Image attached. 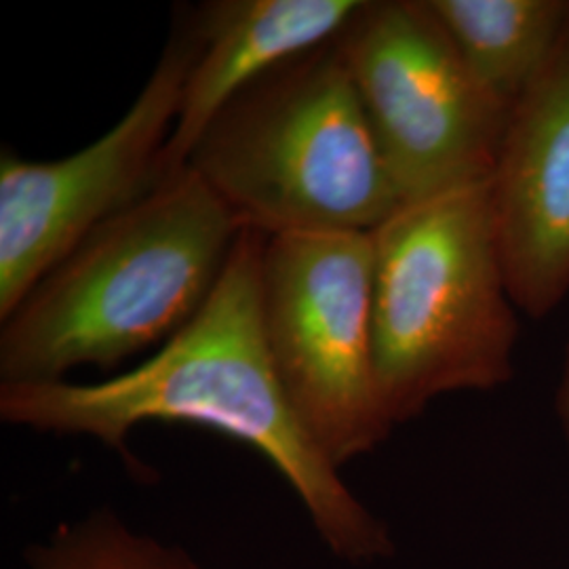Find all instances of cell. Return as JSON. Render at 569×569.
<instances>
[{
    "mask_svg": "<svg viewBox=\"0 0 569 569\" xmlns=\"http://www.w3.org/2000/svg\"><path fill=\"white\" fill-rule=\"evenodd\" d=\"M266 237L243 230L194 319L142 366L79 385H0V420L44 435L91 437L122 458L146 422L209 428L258 451L302 502L331 555L350 563L390 557L395 542L346 486L300 422L268 355L260 317Z\"/></svg>",
    "mask_w": 569,
    "mask_h": 569,
    "instance_id": "cell-1",
    "label": "cell"
},
{
    "mask_svg": "<svg viewBox=\"0 0 569 569\" xmlns=\"http://www.w3.org/2000/svg\"><path fill=\"white\" fill-rule=\"evenodd\" d=\"M241 222L190 169L93 230L0 331V385L61 382L167 342L209 300Z\"/></svg>",
    "mask_w": 569,
    "mask_h": 569,
    "instance_id": "cell-2",
    "label": "cell"
},
{
    "mask_svg": "<svg viewBox=\"0 0 569 569\" xmlns=\"http://www.w3.org/2000/svg\"><path fill=\"white\" fill-rule=\"evenodd\" d=\"M373 350L390 422L512 378L519 308L489 180L401 204L373 232Z\"/></svg>",
    "mask_w": 569,
    "mask_h": 569,
    "instance_id": "cell-3",
    "label": "cell"
},
{
    "mask_svg": "<svg viewBox=\"0 0 569 569\" xmlns=\"http://www.w3.org/2000/svg\"><path fill=\"white\" fill-rule=\"evenodd\" d=\"M186 167L264 237L373 232L403 204L336 41L249 84Z\"/></svg>",
    "mask_w": 569,
    "mask_h": 569,
    "instance_id": "cell-4",
    "label": "cell"
},
{
    "mask_svg": "<svg viewBox=\"0 0 569 569\" xmlns=\"http://www.w3.org/2000/svg\"><path fill=\"white\" fill-rule=\"evenodd\" d=\"M260 317L279 382L308 435L342 468L395 425L373 350L371 232L266 237Z\"/></svg>",
    "mask_w": 569,
    "mask_h": 569,
    "instance_id": "cell-5",
    "label": "cell"
},
{
    "mask_svg": "<svg viewBox=\"0 0 569 569\" xmlns=\"http://www.w3.org/2000/svg\"><path fill=\"white\" fill-rule=\"evenodd\" d=\"M336 47L403 204L491 178L510 112L428 0H363Z\"/></svg>",
    "mask_w": 569,
    "mask_h": 569,
    "instance_id": "cell-6",
    "label": "cell"
},
{
    "mask_svg": "<svg viewBox=\"0 0 569 569\" xmlns=\"http://www.w3.org/2000/svg\"><path fill=\"white\" fill-rule=\"evenodd\" d=\"M197 56L182 11L136 102L100 140L58 161L0 157V321L108 220L163 182V154Z\"/></svg>",
    "mask_w": 569,
    "mask_h": 569,
    "instance_id": "cell-7",
    "label": "cell"
},
{
    "mask_svg": "<svg viewBox=\"0 0 569 569\" xmlns=\"http://www.w3.org/2000/svg\"><path fill=\"white\" fill-rule=\"evenodd\" d=\"M489 197L512 300L528 317H549L569 296V21L510 112Z\"/></svg>",
    "mask_w": 569,
    "mask_h": 569,
    "instance_id": "cell-8",
    "label": "cell"
},
{
    "mask_svg": "<svg viewBox=\"0 0 569 569\" xmlns=\"http://www.w3.org/2000/svg\"><path fill=\"white\" fill-rule=\"evenodd\" d=\"M361 0H213L192 11L197 56L183 82L163 180L180 173L207 127L249 84L333 42Z\"/></svg>",
    "mask_w": 569,
    "mask_h": 569,
    "instance_id": "cell-9",
    "label": "cell"
},
{
    "mask_svg": "<svg viewBox=\"0 0 569 569\" xmlns=\"http://www.w3.org/2000/svg\"><path fill=\"white\" fill-rule=\"evenodd\" d=\"M475 79L509 112L540 79L569 21V0H428Z\"/></svg>",
    "mask_w": 569,
    "mask_h": 569,
    "instance_id": "cell-10",
    "label": "cell"
},
{
    "mask_svg": "<svg viewBox=\"0 0 569 569\" xmlns=\"http://www.w3.org/2000/svg\"><path fill=\"white\" fill-rule=\"evenodd\" d=\"M23 569H201L180 547L131 528L112 510L61 523L26 552Z\"/></svg>",
    "mask_w": 569,
    "mask_h": 569,
    "instance_id": "cell-11",
    "label": "cell"
},
{
    "mask_svg": "<svg viewBox=\"0 0 569 569\" xmlns=\"http://www.w3.org/2000/svg\"><path fill=\"white\" fill-rule=\"evenodd\" d=\"M557 413H559V422H561L569 446V340L568 348H566L563 371H561V382L557 388Z\"/></svg>",
    "mask_w": 569,
    "mask_h": 569,
    "instance_id": "cell-12",
    "label": "cell"
}]
</instances>
